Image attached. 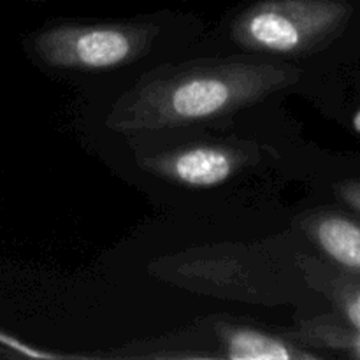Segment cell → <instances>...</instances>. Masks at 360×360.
I'll use <instances>...</instances> for the list:
<instances>
[{
    "label": "cell",
    "instance_id": "cell-9",
    "mask_svg": "<svg viewBox=\"0 0 360 360\" xmlns=\"http://www.w3.org/2000/svg\"><path fill=\"white\" fill-rule=\"evenodd\" d=\"M354 129L357 130V132H360V111L355 115V118H354Z\"/></svg>",
    "mask_w": 360,
    "mask_h": 360
},
{
    "label": "cell",
    "instance_id": "cell-8",
    "mask_svg": "<svg viewBox=\"0 0 360 360\" xmlns=\"http://www.w3.org/2000/svg\"><path fill=\"white\" fill-rule=\"evenodd\" d=\"M338 195L360 213V183H343L338 186Z\"/></svg>",
    "mask_w": 360,
    "mask_h": 360
},
{
    "label": "cell",
    "instance_id": "cell-5",
    "mask_svg": "<svg viewBox=\"0 0 360 360\" xmlns=\"http://www.w3.org/2000/svg\"><path fill=\"white\" fill-rule=\"evenodd\" d=\"M302 231L345 269L360 274V225L333 213L308 214L301 221Z\"/></svg>",
    "mask_w": 360,
    "mask_h": 360
},
{
    "label": "cell",
    "instance_id": "cell-1",
    "mask_svg": "<svg viewBox=\"0 0 360 360\" xmlns=\"http://www.w3.org/2000/svg\"><path fill=\"white\" fill-rule=\"evenodd\" d=\"M299 76L294 67L253 58L164 67L127 90L105 125L120 134H141L211 122L285 90Z\"/></svg>",
    "mask_w": 360,
    "mask_h": 360
},
{
    "label": "cell",
    "instance_id": "cell-4",
    "mask_svg": "<svg viewBox=\"0 0 360 360\" xmlns=\"http://www.w3.org/2000/svg\"><path fill=\"white\" fill-rule=\"evenodd\" d=\"M239 150L220 144H195L148 160V167L164 178L192 188H211L229 181L245 165Z\"/></svg>",
    "mask_w": 360,
    "mask_h": 360
},
{
    "label": "cell",
    "instance_id": "cell-2",
    "mask_svg": "<svg viewBox=\"0 0 360 360\" xmlns=\"http://www.w3.org/2000/svg\"><path fill=\"white\" fill-rule=\"evenodd\" d=\"M354 13L348 0H255L232 21V41L266 55L315 51Z\"/></svg>",
    "mask_w": 360,
    "mask_h": 360
},
{
    "label": "cell",
    "instance_id": "cell-3",
    "mask_svg": "<svg viewBox=\"0 0 360 360\" xmlns=\"http://www.w3.org/2000/svg\"><path fill=\"white\" fill-rule=\"evenodd\" d=\"M157 34L150 23H62L42 30L34 49L55 69L105 70L143 56Z\"/></svg>",
    "mask_w": 360,
    "mask_h": 360
},
{
    "label": "cell",
    "instance_id": "cell-7",
    "mask_svg": "<svg viewBox=\"0 0 360 360\" xmlns=\"http://www.w3.org/2000/svg\"><path fill=\"white\" fill-rule=\"evenodd\" d=\"M341 306L350 322L360 329V292H347L341 299Z\"/></svg>",
    "mask_w": 360,
    "mask_h": 360
},
{
    "label": "cell",
    "instance_id": "cell-6",
    "mask_svg": "<svg viewBox=\"0 0 360 360\" xmlns=\"http://www.w3.org/2000/svg\"><path fill=\"white\" fill-rule=\"evenodd\" d=\"M225 355L232 360H294L313 359L311 354L299 350L283 338L241 326L220 327Z\"/></svg>",
    "mask_w": 360,
    "mask_h": 360
}]
</instances>
